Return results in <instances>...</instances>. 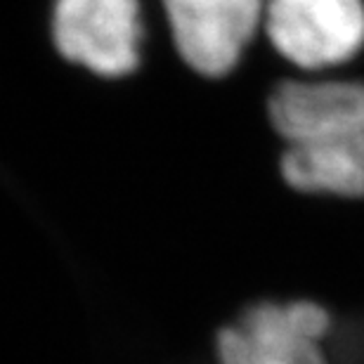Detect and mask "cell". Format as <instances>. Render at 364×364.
Masks as SVG:
<instances>
[{"mask_svg": "<svg viewBox=\"0 0 364 364\" xmlns=\"http://www.w3.org/2000/svg\"><path fill=\"white\" fill-rule=\"evenodd\" d=\"M333 312L312 298L251 303L215 333V364H333Z\"/></svg>", "mask_w": 364, "mask_h": 364, "instance_id": "cell-1", "label": "cell"}, {"mask_svg": "<svg viewBox=\"0 0 364 364\" xmlns=\"http://www.w3.org/2000/svg\"><path fill=\"white\" fill-rule=\"evenodd\" d=\"M147 31L144 0H55L50 10L57 55L102 81L140 71Z\"/></svg>", "mask_w": 364, "mask_h": 364, "instance_id": "cell-2", "label": "cell"}, {"mask_svg": "<svg viewBox=\"0 0 364 364\" xmlns=\"http://www.w3.org/2000/svg\"><path fill=\"white\" fill-rule=\"evenodd\" d=\"M263 41L296 74H331L364 53V0H265Z\"/></svg>", "mask_w": 364, "mask_h": 364, "instance_id": "cell-3", "label": "cell"}, {"mask_svg": "<svg viewBox=\"0 0 364 364\" xmlns=\"http://www.w3.org/2000/svg\"><path fill=\"white\" fill-rule=\"evenodd\" d=\"M178 60L220 81L242 67L263 36L265 0H156Z\"/></svg>", "mask_w": 364, "mask_h": 364, "instance_id": "cell-4", "label": "cell"}, {"mask_svg": "<svg viewBox=\"0 0 364 364\" xmlns=\"http://www.w3.org/2000/svg\"><path fill=\"white\" fill-rule=\"evenodd\" d=\"M267 119L284 147L360 133L364 130V81L341 71H289L267 92Z\"/></svg>", "mask_w": 364, "mask_h": 364, "instance_id": "cell-5", "label": "cell"}, {"mask_svg": "<svg viewBox=\"0 0 364 364\" xmlns=\"http://www.w3.org/2000/svg\"><path fill=\"white\" fill-rule=\"evenodd\" d=\"M279 176L291 192L312 199L364 201V130L350 135L287 144Z\"/></svg>", "mask_w": 364, "mask_h": 364, "instance_id": "cell-6", "label": "cell"}]
</instances>
